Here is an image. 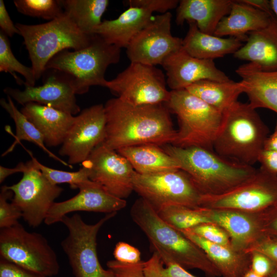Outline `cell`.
<instances>
[{
	"label": "cell",
	"instance_id": "41",
	"mask_svg": "<svg viewBox=\"0 0 277 277\" xmlns=\"http://www.w3.org/2000/svg\"><path fill=\"white\" fill-rule=\"evenodd\" d=\"M253 251L265 254L277 267V236L263 233L246 252Z\"/></svg>",
	"mask_w": 277,
	"mask_h": 277
},
{
	"label": "cell",
	"instance_id": "34",
	"mask_svg": "<svg viewBox=\"0 0 277 277\" xmlns=\"http://www.w3.org/2000/svg\"><path fill=\"white\" fill-rule=\"evenodd\" d=\"M0 71L11 74L25 86H35L36 81L32 67L20 63L13 55L7 36L0 31Z\"/></svg>",
	"mask_w": 277,
	"mask_h": 277
},
{
	"label": "cell",
	"instance_id": "44",
	"mask_svg": "<svg viewBox=\"0 0 277 277\" xmlns=\"http://www.w3.org/2000/svg\"><path fill=\"white\" fill-rule=\"evenodd\" d=\"M0 277H46L0 257Z\"/></svg>",
	"mask_w": 277,
	"mask_h": 277
},
{
	"label": "cell",
	"instance_id": "2",
	"mask_svg": "<svg viewBox=\"0 0 277 277\" xmlns=\"http://www.w3.org/2000/svg\"><path fill=\"white\" fill-rule=\"evenodd\" d=\"M133 222L147 237L151 249L160 256L164 265L175 264L186 270L197 269L207 277L221 274L205 252L157 214L141 197L136 200L130 211Z\"/></svg>",
	"mask_w": 277,
	"mask_h": 277
},
{
	"label": "cell",
	"instance_id": "13",
	"mask_svg": "<svg viewBox=\"0 0 277 277\" xmlns=\"http://www.w3.org/2000/svg\"><path fill=\"white\" fill-rule=\"evenodd\" d=\"M25 164L20 181L7 187L13 192L11 202L20 209L24 221L29 226L37 227L45 221L63 189L49 182L32 159Z\"/></svg>",
	"mask_w": 277,
	"mask_h": 277
},
{
	"label": "cell",
	"instance_id": "6",
	"mask_svg": "<svg viewBox=\"0 0 277 277\" xmlns=\"http://www.w3.org/2000/svg\"><path fill=\"white\" fill-rule=\"evenodd\" d=\"M165 104L169 111L176 114L179 123L176 137L171 145L213 150L214 142L223 122V112L186 89L171 90Z\"/></svg>",
	"mask_w": 277,
	"mask_h": 277
},
{
	"label": "cell",
	"instance_id": "33",
	"mask_svg": "<svg viewBox=\"0 0 277 277\" xmlns=\"http://www.w3.org/2000/svg\"><path fill=\"white\" fill-rule=\"evenodd\" d=\"M159 216L179 230L190 229L198 225L211 223L201 207L192 208L181 205H168L156 211Z\"/></svg>",
	"mask_w": 277,
	"mask_h": 277
},
{
	"label": "cell",
	"instance_id": "23",
	"mask_svg": "<svg viewBox=\"0 0 277 277\" xmlns=\"http://www.w3.org/2000/svg\"><path fill=\"white\" fill-rule=\"evenodd\" d=\"M152 13L143 7L129 6L118 17L105 20L93 33L108 44L120 48H127L135 36L151 21Z\"/></svg>",
	"mask_w": 277,
	"mask_h": 277
},
{
	"label": "cell",
	"instance_id": "43",
	"mask_svg": "<svg viewBox=\"0 0 277 277\" xmlns=\"http://www.w3.org/2000/svg\"><path fill=\"white\" fill-rule=\"evenodd\" d=\"M250 269L262 277H267L277 267L267 255L259 251H251Z\"/></svg>",
	"mask_w": 277,
	"mask_h": 277
},
{
	"label": "cell",
	"instance_id": "53",
	"mask_svg": "<svg viewBox=\"0 0 277 277\" xmlns=\"http://www.w3.org/2000/svg\"><path fill=\"white\" fill-rule=\"evenodd\" d=\"M244 277H262V276L256 274L252 270L250 269L246 273Z\"/></svg>",
	"mask_w": 277,
	"mask_h": 277
},
{
	"label": "cell",
	"instance_id": "16",
	"mask_svg": "<svg viewBox=\"0 0 277 277\" xmlns=\"http://www.w3.org/2000/svg\"><path fill=\"white\" fill-rule=\"evenodd\" d=\"M106 116L104 105L96 104L83 110L75 116L58 151L68 163H82L92 151L103 143L106 136Z\"/></svg>",
	"mask_w": 277,
	"mask_h": 277
},
{
	"label": "cell",
	"instance_id": "7",
	"mask_svg": "<svg viewBox=\"0 0 277 277\" xmlns=\"http://www.w3.org/2000/svg\"><path fill=\"white\" fill-rule=\"evenodd\" d=\"M120 57L121 48L95 34L86 47L57 53L48 63L46 69L63 73L70 80L76 94H82L92 86L105 87L106 71L109 65L117 63Z\"/></svg>",
	"mask_w": 277,
	"mask_h": 277
},
{
	"label": "cell",
	"instance_id": "15",
	"mask_svg": "<svg viewBox=\"0 0 277 277\" xmlns=\"http://www.w3.org/2000/svg\"><path fill=\"white\" fill-rule=\"evenodd\" d=\"M82 165L88 169L90 180L114 196L125 200L134 191L135 171L131 164L103 143L97 146Z\"/></svg>",
	"mask_w": 277,
	"mask_h": 277
},
{
	"label": "cell",
	"instance_id": "46",
	"mask_svg": "<svg viewBox=\"0 0 277 277\" xmlns=\"http://www.w3.org/2000/svg\"><path fill=\"white\" fill-rule=\"evenodd\" d=\"M262 232L277 236V203L259 213Z\"/></svg>",
	"mask_w": 277,
	"mask_h": 277
},
{
	"label": "cell",
	"instance_id": "22",
	"mask_svg": "<svg viewBox=\"0 0 277 277\" xmlns=\"http://www.w3.org/2000/svg\"><path fill=\"white\" fill-rule=\"evenodd\" d=\"M21 111L41 132L49 147L63 144L75 120L70 113L33 102L24 105Z\"/></svg>",
	"mask_w": 277,
	"mask_h": 277
},
{
	"label": "cell",
	"instance_id": "12",
	"mask_svg": "<svg viewBox=\"0 0 277 277\" xmlns=\"http://www.w3.org/2000/svg\"><path fill=\"white\" fill-rule=\"evenodd\" d=\"M163 71L155 66L132 63L105 87L117 98L133 105L166 103L170 91Z\"/></svg>",
	"mask_w": 277,
	"mask_h": 277
},
{
	"label": "cell",
	"instance_id": "37",
	"mask_svg": "<svg viewBox=\"0 0 277 277\" xmlns=\"http://www.w3.org/2000/svg\"><path fill=\"white\" fill-rule=\"evenodd\" d=\"M144 271L146 277H197L177 264L164 265L155 252L144 262Z\"/></svg>",
	"mask_w": 277,
	"mask_h": 277
},
{
	"label": "cell",
	"instance_id": "24",
	"mask_svg": "<svg viewBox=\"0 0 277 277\" xmlns=\"http://www.w3.org/2000/svg\"><path fill=\"white\" fill-rule=\"evenodd\" d=\"M233 0H182L177 7L175 22L194 23L202 32L214 35L221 20L230 11Z\"/></svg>",
	"mask_w": 277,
	"mask_h": 277
},
{
	"label": "cell",
	"instance_id": "54",
	"mask_svg": "<svg viewBox=\"0 0 277 277\" xmlns=\"http://www.w3.org/2000/svg\"><path fill=\"white\" fill-rule=\"evenodd\" d=\"M267 277H277V269H276L272 273Z\"/></svg>",
	"mask_w": 277,
	"mask_h": 277
},
{
	"label": "cell",
	"instance_id": "26",
	"mask_svg": "<svg viewBox=\"0 0 277 277\" xmlns=\"http://www.w3.org/2000/svg\"><path fill=\"white\" fill-rule=\"evenodd\" d=\"M180 231L205 252L223 277H244L250 269V253L210 242L187 229Z\"/></svg>",
	"mask_w": 277,
	"mask_h": 277
},
{
	"label": "cell",
	"instance_id": "38",
	"mask_svg": "<svg viewBox=\"0 0 277 277\" xmlns=\"http://www.w3.org/2000/svg\"><path fill=\"white\" fill-rule=\"evenodd\" d=\"M13 196V192L6 185L1 187L0 193V228L13 226L19 223L22 217L20 209L13 203L8 202Z\"/></svg>",
	"mask_w": 277,
	"mask_h": 277
},
{
	"label": "cell",
	"instance_id": "10",
	"mask_svg": "<svg viewBox=\"0 0 277 277\" xmlns=\"http://www.w3.org/2000/svg\"><path fill=\"white\" fill-rule=\"evenodd\" d=\"M133 184L134 191L156 211L172 205L200 207L203 194L181 169L152 174L135 172Z\"/></svg>",
	"mask_w": 277,
	"mask_h": 277
},
{
	"label": "cell",
	"instance_id": "49",
	"mask_svg": "<svg viewBox=\"0 0 277 277\" xmlns=\"http://www.w3.org/2000/svg\"><path fill=\"white\" fill-rule=\"evenodd\" d=\"M242 2L255 8L261 10L271 16H275L272 10L270 1L267 0H241Z\"/></svg>",
	"mask_w": 277,
	"mask_h": 277
},
{
	"label": "cell",
	"instance_id": "48",
	"mask_svg": "<svg viewBox=\"0 0 277 277\" xmlns=\"http://www.w3.org/2000/svg\"><path fill=\"white\" fill-rule=\"evenodd\" d=\"M0 27L1 31L7 36H12L14 34H19L18 30L9 16L3 0L0 1Z\"/></svg>",
	"mask_w": 277,
	"mask_h": 277
},
{
	"label": "cell",
	"instance_id": "11",
	"mask_svg": "<svg viewBox=\"0 0 277 277\" xmlns=\"http://www.w3.org/2000/svg\"><path fill=\"white\" fill-rule=\"evenodd\" d=\"M277 203V175L261 168L248 179L217 195H203L200 207L260 213Z\"/></svg>",
	"mask_w": 277,
	"mask_h": 277
},
{
	"label": "cell",
	"instance_id": "28",
	"mask_svg": "<svg viewBox=\"0 0 277 277\" xmlns=\"http://www.w3.org/2000/svg\"><path fill=\"white\" fill-rule=\"evenodd\" d=\"M187 33L183 39L182 49L190 55L201 59L213 60L234 54L243 45L236 37L222 38L201 32L193 22H189Z\"/></svg>",
	"mask_w": 277,
	"mask_h": 277
},
{
	"label": "cell",
	"instance_id": "36",
	"mask_svg": "<svg viewBox=\"0 0 277 277\" xmlns=\"http://www.w3.org/2000/svg\"><path fill=\"white\" fill-rule=\"evenodd\" d=\"M25 149L45 176L54 185L66 183L72 189H78L82 184L90 180L88 170L83 166L78 171L74 172L54 169L41 164L33 156L30 151Z\"/></svg>",
	"mask_w": 277,
	"mask_h": 277
},
{
	"label": "cell",
	"instance_id": "32",
	"mask_svg": "<svg viewBox=\"0 0 277 277\" xmlns=\"http://www.w3.org/2000/svg\"><path fill=\"white\" fill-rule=\"evenodd\" d=\"M0 104L13 119L16 127V135L14 136L15 140L12 145L2 156H4L11 152L15 146L20 143L21 141H27L34 143L42 148L50 157L70 168H73L72 165L60 159L47 149L41 132L21 110L19 111L17 109L14 105L12 99L10 96H7V101L5 98H1Z\"/></svg>",
	"mask_w": 277,
	"mask_h": 277
},
{
	"label": "cell",
	"instance_id": "42",
	"mask_svg": "<svg viewBox=\"0 0 277 277\" xmlns=\"http://www.w3.org/2000/svg\"><path fill=\"white\" fill-rule=\"evenodd\" d=\"M129 6L143 7L151 12L161 14L169 12V10L177 7L179 1L177 0H129L126 1Z\"/></svg>",
	"mask_w": 277,
	"mask_h": 277
},
{
	"label": "cell",
	"instance_id": "9",
	"mask_svg": "<svg viewBox=\"0 0 277 277\" xmlns=\"http://www.w3.org/2000/svg\"><path fill=\"white\" fill-rule=\"evenodd\" d=\"M0 257L46 277L57 275V255L42 234L29 232L19 223L0 230Z\"/></svg>",
	"mask_w": 277,
	"mask_h": 277
},
{
	"label": "cell",
	"instance_id": "50",
	"mask_svg": "<svg viewBox=\"0 0 277 277\" xmlns=\"http://www.w3.org/2000/svg\"><path fill=\"white\" fill-rule=\"evenodd\" d=\"M26 169V164L23 162L19 163L14 168H7L0 166V183H2L9 176L17 173H23Z\"/></svg>",
	"mask_w": 277,
	"mask_h": 277
},
{
	"label": "cell",
	"instance_id": "51",
	"mask_svg": "<svg viewBox=\"0 0 277 277\" xmlns=\"http://www.w3.org/2000/svg\"><path fill=\"white\" fill-rule=\"evenodd\" d=\"M264 149L277 151V120L273 132L268 136L265 141Z\"/></svg>",
	"mask_w": 277,
	"mask_h": 277
},
{
	"label": "cell",
	"instance_id": "35",
	"mask_svg": "<svg viewBox=\"0 0 277 277\" xmlns=\"http://www.w3.org/2000/svg\"><path fill=\"white\" fill-rule=\"evenodd\" d=\"M13 3L21 13L50 21L64 12L61 0H14Z\"/></svg>",
	"mask_w": 277,
	"mask_h": 277
},
{
	"label": "cell",
	"instance_id": "17",
	"mask_svg": "<svg viewBox=\"0 0 277 277\" xmlns=\"http://www.w3.org/2000/svg\"><path fill=\"white\" fill-rule=\"evenodd\" d=\"M47 70L50 72L45 77L43 85L25 86L23 90L6 87L4 89V93L23 106L33 102L73 115L80 113L75 90L69 78L57 70Z\"/></svg>",
	"mask_w": 277,
	"mask_h": 277
},
{
	"label": "cell",
	"instance_id": "1",
	"mask_svg": "<svg viewBox=\"0 0 277 277\" xmlns=\"http://www.w3.org/2000/svg\"><path fill=\"white\" fill-rule=\"evenodd\" d=\"M106 136L103 144L117 151L141 145L172 144L177 131L164 103L133 105L112 98L104 105Z\"/></svg>",
	"mask_w": 277,
	"mask_h": 277
},
{
	"label": "cell",
	"instance_id": "14",
	"mask_svg": "<svg viewBox=\"0 0 277 277\" xmlns=\"http://www.w3.org/2000/svg\"><path fill=\"white\" fill-rule=\"evenodd\" d=\"M170 12L156 15L126 48L130 62L155 66L181 50L183 39L172 35Z\"/></svg>",
	"mask_w": 277,
	"mask_h": 277
},
{
	"label": "cell",
	"instance_id": "45",
	"mask_svg": "<svg viewBox=\"0 0 277 277\" xmlns=\"http://www.w3.org/2000/svg\"><path fill=\"white\" fill-rule=\"evenodd\" d=\"M113 254L115 260L120 262L134 264L141 261L139 250L124 242L116 244Z\"/></svg>",
	"mask_w": 277,
	"mask_h": 277
},
{
	"label": "cell",
	"instance_id": "40",
	"mask_svg": "<svg viewBox=\"0 0 277 277\" xmlns=\"http://www.w3.org/2000/svg\"><path fill=\"white\" fill-rule=\"evenodd\" d=\"M143 261L134 264L125 263L115 260L107 262V266L115 277H146Z\"/></svg>",
	"mask_w": 277,
	"mask_h": 277
},
{
	"label": "cell",
	"instance_id": "47",
	"mask_svg": "<svg viewBox=\"0 0 277 277\" xmlns=\"http://www.w3.org/2000/svg\"><path fill=\"white\" fill-rule=\"evenodd\" d=\"M258 162L265 171L277 175V151L263 149L260 153Z\"/></svg>",
	"mask_w": 277,
	"mask_h": 277
},
{
	"label": "cell",
	"instance_id": "20",
	"mask_svg": "<svg viewBox=\"0 0 277 277\" xmlns=\"http://www.w3.org/2000/svg\"><path fill=\"white\" fill-rule=\"evenodd\" d=\"M201 208L204 215L228 234L234 249L246 252L263 233L259 213Z\"/></svg>",
	"mask_w": 277,
	"mask_h": 277
},
{
	"label": "cell",
	"instance_id": "39",
	"mask_svg": "<svg viewBox=\"0 0 277 277\" xmlns=\"http://www.w3.org/2000/svg\"><path fill=\"white\" fill-rule=\"evenodd\" d=\"M187 230L210 242L231 246L228 234L224 229L215 223H203Z\"/></svg>",
	"mask_w": 277,
	"mask_h": 277
},
{
	"label": "cell",
	"instance_id": "19",
	"mask_svg": "<svg viewBox=\"0 0 277 277\" xmlns=\"http://www.w3.org/2000/svg\"><path fill=\"white\" fill-rule=\"evenodd\" d=\"M161 65L166 71L167 84L171 90L185 89L204 80H231L216 67L213 60L193 57L182 48L166 58Z\"/></svg>",
	"mask_w": 277,
	"mask_h": 277
},
{
	"label": "cell",
	"instance_id": "18",
	"mask_svg": "<svg viewBox=\"0 0 277 277\" xmlns=\"http://www.w3.org/2000/svg\"><path fill=\"white\" fill-rule=\"evenodd\" d=\"M78 189V193L73 197L53 203L44 221L46 225L61 222L64 216L75 211L107 214L117 212L127 205L125 200L111 194L100 185L90 180L82 184Z\"/></svg>",
	"mask_w": 277,
	"mask_h": 277
},
{
	"label": "cell",
	"instance_id": "25",
	"mask_svg": "<svg viewBox=\"0 0 277 277\" xmlns=\"http://www.w3.org/2000/svg\"><path fill=\"white\" fill-rule=\"evenodd\" d=\"M273 17L241 0L233 1L229 13L219 23L214 35L246 41L247 34L265 27Z\"/></svg>",
	"mask_w": 277,
	"mask_h": 277
},
{
	"label": "cell",
	"instance_id": "8",
	"mask_svg": "<svg viewBox=\"0 0 277 277\" xmlns=\"http://www.w3.org/2000/svg\"><path fill=\"white\" fill-rule=\"evenodd\" d=\"M116 214L107 213L94 224L85 223L78 213L62 218L61 222L67 227L68 234L61 245L74 277H115L111 270L104 269L100 263L96 239L100 228Z\"/></svg>",
	"mask_w": 277,
	"mask_h": 277
},
{
	"label": "cell",
	"instance_id": "31",
	"mask_svg": "<svg viewBox=\"0 0 277 277\" xmlns=\"http://www.w3.org/2000/svg\"><path fill=\"white\" fill-rule=\"evenodd\" d=\"M64 11L83 32L92 35L102 23L108 0H61Z\"/></svg>",
	"mask_w": 277,
	"mask_h": 277
},
{
	"label": "cell",
	"instance_id": "21",
	"mask_svg": "<svg viewBox=\"0 0 277 277\" xmlns=\"http://www.w3.org/2000/svg\"><path fill=\"white\" fill-rule=\"evenodd\" d=\"M246 43L234 57L248 61L261 71H277V18L273 17L265 27L248 34Z\"/></svg>",
	"mask_w": 277,
	"mask_h": 277
},
{
	"label": "cell",
	"instance_id": "27",
	"mask_svg": "<svg viewBox=\"0 0 277 277\" xmlns=\"http://www.w3.org/2000/svg\"><path fill=\"white\" fill-rule=\"evenodd\" d=\"M235 72L245 85L249 103L256 109L267 108L277 113V71H263L249 63Z\"/></svg>",
	"mask_w": 277,
	"mask_h": 277
},
{
	"label": "cell",
	"instance_id": "4",
	"mask_svg": "<svg viewBox=\"0 0 277 277\" xmlns=\"http://www.w3.org/2000/svg\"><path fill=\"white\" fill-rule=\"evenodd\" d=\"M268 134L269 129L256 109L238 101L223 112L213 150L231 161L253 166L258 162Z\"/></svg>",
	"mask_w": 277,
	"mask_h": 277
},
{
	"label": "cell",
	"instance_id": "3",
	"mask_svg": "<svg viewBox=\"0 0 277 277\" xmlns=\"http://www.w3.org/2000/svg\"><path fill=\"white\" fill-rule=\"evenodd\" d=\"M165 146V152L190 176L203 195L223 194L248 179L256 170L253 166L226 159L213 150Z\"/></svg>",
	"mask_w": 277,
	"mask_h": 277
},
{
	"label": "cell",
	"instance_id": "5",
	"mask_svg": "<svg viewBox=\"0 0 277 277\" xmlns=\"http://www.w3.org/2000/svg\"><path fill=\"white\" fill-rule=\"evenodd\" d=\"M15 26L24 38L36 81L43 75L48 63L55 55L68 49L77 50L86 47L95 35L82 31L65 12L44 24L16 23Z\"/></svg>",
	"mask_w": 277,
	"mask_h": 277
},
{
	"label": "cell",
	"instance_id": "29",
	"mask_svg": "<svg viewBox=\"0 0 277 277\" xmlns=\"http://www.w3.org/2000/svg\"><path fill=\"white\" fill-rule=\"evenodd\" d=\"M116 151L126 157L140 174H152L180 169L174 159L159 146L137 145Z\"/></svg>",
	"mask_w": 277,
	"mask_h": 277
},
{
	"label": "cell",
	"instance_id": "52",
	"mask_svg": "<svg viewBox=\"0 0 277 277\" xmlns=\"http://www.w3.org/2000/svg\"><path fill=\"white\" fill-rule=\"evenodd\" d=\"M270 3L273 13L277 18V0H271Z\"/></svg>",
	"mask_w": 277,
	"mask_h": 277
},
{
	"label": "cell",
	"instance_id": "30",
	"mask_svg": "<svg viewBox=\"0 0 277 277\" xmlns=\"http://www.w3.org/2000/svg\"><path fill=\"white\" fill-rule=\"evenodd\" d=\"M212 107L224 112L238 101L245 93L246 87L242 81L219 82L209 80L200 81L185 88Z\"/></svg>",
	"mask_w": 277,
	"mask_h": 277
}]
</instances>
